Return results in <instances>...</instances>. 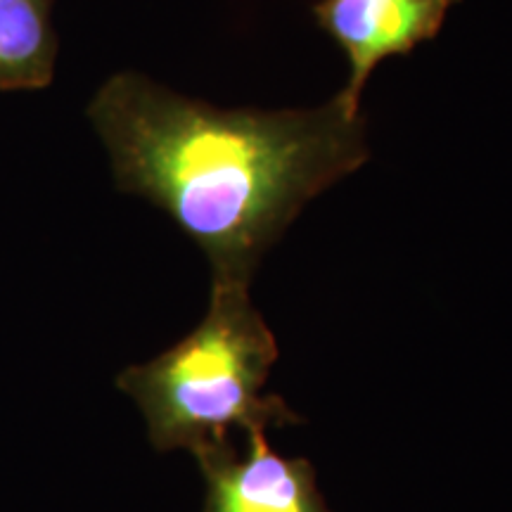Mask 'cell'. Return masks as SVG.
Returning <instances> with one entry per match:
<instances>
[{"label":"cell","mask_w":512,"mask_h":512,"mask_svg":"<svg viewBox=\"0 0 512 512\" xmlns=\"http://www.w3.org/2000/svg\"><path fill=\"white\" fill-rule=\"evenodd\" d=\"M50 0H0V91H38L55 76Z\"/></svg>","instance_id":"cell-5"},{"label":"cell","mask_w":512,"mask_h":512,"mask_svg":"<svg viewBox=\"0 0 512 512\" xmlns=\"http://www.w3.org/2000/svg\"><path fill=\"white\" fill-rule=\"evenodd\" d=\"M247 448L197 460L207 482L204 512H330L306 458H285L266 432L245 434Z\"/></svg>","instance_id":"cell-4"},{"label":"cell","mask_w":512,"mask_h":512,"mask_svg":"<svg viewBox=\"0 0 512 512\" xmlns=\"http://www.w3.org/2000/svg\"><path fill=\"white\" fill-rule=\"evenodd\" d=\"M278 344L249 299V285L211 280L207 316L171 349L126 368L117 387L143 413L157 451L197 460L235 448L230 432H266L299 422L280 396H266Z\"/></svg>","instance_id":"cell-2"},{"label":"cell","mask_w":512,"mask_h":512,"mask_svg":"<svg viewBox=\"0 0 512 512\" xmlns=\"http://www.w3.org/2000/svg\"><path fill=\"white\" fill-rule=\"evenodd\" d=\"M458 0H320L316 19L349 57L344 95L361 105V93L382 60L408 55L432 41Z\"/></svg>","instance_id":"cell-3"},{"label":"cell","mask_w":512,"mask_h":512,"mask_svg":"<svg viewBox=\"0 0 512 512\" xmlns=\"http://www.w3.org/2000/svg\"><path fill=\"white\" fill-rule=\"evenodd\" d=\"M88 119L119 188L166 211L223 283H252L299 211L368 162L366 117L344 93L316 110H219L121 72Z\"/></svg>","instance_id":"cell-1"}]
</instances>
